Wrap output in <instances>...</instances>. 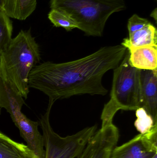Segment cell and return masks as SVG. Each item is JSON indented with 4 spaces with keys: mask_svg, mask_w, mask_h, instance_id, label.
<instances>
[{
    "mask_svg": "<svg viewBox=\"0 0 157 158\" xmlns=\"http://www.w3.org/2000/svg\"><path fill=\"white\" fill-rule=\"evenodd\" d=\"M126 51L122 45L105 46L74 61L43 62L30 71L29 86L55 101L86 94L105 95L108 90L102 85V78L118 66Z\"/></svg>",
    "mask_w": 157,
    "mask_h": 158,
    "instance_id": "6da1fadb",
    "label": "cell"
},
{
    "mask_svg": "<svg viewBox=\"0 0 157 158\" xmlns=\"http://www.w3.org/2000/svg\"><path fill=\"white\" fill-rule=\"evenodd\" d=\"M40 60L39 45L30 30H21L0 55V74L27 98L29 73Z\"/></svg>",
    "mask_w": 157,
    "mask_h": 158,
    "instance_id": "7a4b0ae2",
    "label": "cell"
},
{
    "mask_svg": "<svg viewBox=\"0 0 157 158\" xmlns=\"http://www.w3.org/2000/svg\"><path fill=\"white\" fill-rule=\"evenodd\" d=\"M51 9L66 13L88 36L101 37L113 13L126 8L124 0H50Z\"/></svg>",
    "mask_w": 157,
    "mask_h": 158,
    "instance_id": "3957f363",
    "label": "cell"
},
{
    "mask_svg": "<svg viewBox=\"0 0 157 158\" xmlns=\"http://www.w3.org/2000/svg\"><path fill=\"white\" fill-rule=\"evenodd\" d=\"M140 71L131 65L127 50L120 64L113 69L111 98L102 110L101 127L113 123L114 116L120 110H134L141 107Z\"/></svg>",
    "mask_w": 157,
    "mask_h": 158,
    "instance_id": "277c9868",
    "label": "cell"
},
{
    "mask_svg": "<svg viewBox=\"0 0 157 158\" xmlns=\"http://www.w3.org/2000/svg\"><path fill=\"white\" fill-rule=\"evenodd\" d=\"M55 101L49 99L48 108L40 120L45 150V158H77L96 131L97 126L86 127L78 132L62 137L51 126L50 114Z\"/></svg>",
    "mask_w": 157,
    "mask_h": 158,
    "instance_id": "5b68a950",
    "label": "cell"
},
{
    "mask_svg": "<svg viewBox=\"0 0 157 158\" xmlns=\"http://www.w3.org/2000/svg\"><path fill=\"white\" fill-rule=\"evenodd\" d=\"M157 154V132L139 134L113 148L109 158H152Z\"/></svg>",
    "mask_w": 157,
    "mask_h": 158,
    "instance_id": "8992f818",
    "label": "cell"
},
{
    "mask_svg": "<svg viewBox=\"0 0 157 158\" xmlns=\"http://www.w3.org/2000/svg\"><path fill=\"white\" fill-rule=\"evenodd\" d=\"M119 131L113 123L96 131L77 158H109L119 141Z\"/></svg>",
    "mask_w": 157,
    "mask_h": 158,
    "instance_id": "52a82bcc",
    "label": "cell"
},
{
    "mask_svg": "<svg viewBox=\"0 0 157 158\" xmlns=\"http://www.w3.org/2000/svg\"><path fill=\"white\" fill-rule=\"evenodd\" d=\"M10 117L28 147L35 153L38 158H45L44 139L39 131V123L29 119L21 111Z\"/></svg>",
    "mask_w": 157,
    "mask_h": 158,
    "instance_id": "ba28073f",
    "label": "cell"
},
{
    "mask_svg": "<svg viewBox=\"0 0 157 158\" xmlns=\"http://www.w3.org/2000/svg\"><path fill=\"white\" fill-rule=\"evenodd\" d=\"M141 107L157 121V69L140 71Z\"/></svg>",
    "mask_w": 157,
    "mask_h": 158,
    "instance_id": "9c48e42d",
    "label": "cell"
},
{
    "mask_svg": "<svg viewBox=\"0 0 157 158\" xmlns=\"http://www.w3.org/2000/svg\"><path fill=\"white\" fill-rule=\"evenodd\" d=\"M24 98L0 74V106L10 116L21 111L25 104Z\"/></svg>",
    "mask_w": 157,
    "mask_h": 158,
    "instance_id": "30bf717a",
    "label": "cell"
},
{
    "mask_svg": "<svg viewBox=\"0 0 157 158\" xmlns=\"http://www.w3.org/2000/svg\"><path fill=\"white\" fill-rule=\"evenodd\" d=\"M127 50L132 66L144 70L157 69V47L144 46Z\"/></svg>",
    "mask_w": 157,
    "mask_h": 158,
    "instance_id": "8fae6325",
    "label": "cell"
},
{
    "mask_svg": "<svg viewBox=\"0 0 157 158\" xmlns=\"http://www.w3.org/2000/svg\"><path fill=\"white\" fill-rule=\"evenodd\" d=\"M121 45L127 49L144 46L157 47V31L151 23L124 39Z\"/></svg>",
    "mask_w": 157,
    "mask_h": 158,
    "instance_id": "7c38bea8",
    "label": "cell"
},
{
    "mask_svg": "<svg viewBox=\"0 0 157 158\" xmlns=\"http://www.w3.org/2000/svg\"><path fill=\"white\" fill-rule=\"evenodd\" d=\"M0 158H38L27 146L17 143L0 131Z\"/></svg>",
    "mask_w": 157,
    "mask_h": 158,
    "instance_id": "4fadbf2b",
    "label": "cell"
},
{
    "mask_svg": "<svg viewBox=\"0 0 157 158\" xmlns=\"http://www.w3.org/2000/svg\"><path fill=\"white\" fill-rule=\"evenodd\" d=\"M36 0H3V12L9 18L25 20L36 9Z\"/></svg>",
    "mask_w": 157,
    "mask_h": 158,
    "instance_id": "5bb4252c",
    "label": "cell"
},
{
    "mask_svg": "<svg viewBox=\"0 0 157 158\" xmlns=\"http://www.w3.org/2000/svg\"><path fill=\"white\" fill-rule=\"evenodd\" d=\"M136 119L135 127L141 134H145L157 131V121L147 113L144 108L141 107L136 110Z\"/></svg>",
    "mask_w": 157,
    "mask_h": 158,
    "instance_id": "9a60e30c",
    "label": "cell"
},
{
    "mask_svg": "<svg viewBox=\"0 0 157 158\" xmlns=\"http://www.w3.org/2000/svg\"><path fill=\"white\" fill-rule=\"evenodd\" d=\"M48 18L55 27H61L67 31H71L76 28H77V24L75 20L64 12L51 9L48 15Z\"/></svg>",
    "mask_w": 157,
    "mask_h": 158,
    "instance_id": "2e32d148",
    "label": "cell"
},
{
    "mask_svg": "<svg viewBox=\"0 0 157 158\" xmlns=\"http://www.w3.org/2000/svg\"><path fill=\"white\" fill-rule=\"evenodd\" d=\"M12 21L3 11H0V55L5 50L12 40Z\"/></svg>",
    "mask_w": 157,
    "mask_h": 158,
    "instance_id": "e0dca14e",
    "label": "cell"
},
{
    "mask_svg": "<svg viewBox=\"0 0 157 158\" xmlns=\"http://www.w3.org/2000/svg\"><path fill=\"white\" fill-rule=\"evenodd\" d=\"M150 23L146 19L140 17L136 14H135L128 20V29L129 35L135 31L142 29Z\"/></svg>",
    "mask_w": 157,
    "mask_h": 158,
    "instance_id": "ac0fdd59",
    "label": "cell"
},
{
    "mask_svg": "<svg viewBox=\"0 0 157 158\" xmlns=\"http://www.w3.org/2000/svg\"><path fill=\"white\" fill-rule=\"evenodd\" d=\"M157 8H156L155 9V10L152 12L151 15H150V16H151V17H152L154 18L155 19L156 22L157 21Z\"/></svg>",
    "mask_w": 157,
    "mask_h": 158,
    "instance_id": "d6986e66",
    "label": "cell"
},
{
    "mask_svg": "<svg viewBox=\"0 0 157 158\" xmlns=\"http://www.w3.org/2000/svg\"><path fill=\"white\" fill-rule=\"evenodd\" d=\"M3 0H0V11H3Z\"/></svg>",
    "mask_w": 157,
    "mask_h": 158,
    "instance_id": "ffe728a7",
    "label": "cell"
},
{
    "mask_svg": "<svg viewBox=\"0 0 157 158\" xmlns=\"http://www.w3.org/2000/svg\"><path fill=\"white\" fill-rule=\"evenodd\" d=\"M152 158H157V154L156 155H155L154 157H153Z\"/></svg>",
    "mask_w": 157,
    "mask_h": 158,
    "instance_id": "44dd1931",
    "label": "cell"
},
{
    "mask_svg": "<svg viewBox=\"0 0 157 158\" xmlns=\"http://www.w3.org/2000/svg\"><path fill=\"white\" fill-rule=\"evenodd\" d=\"M2 108L1 107V106H0V112H1V110H2Z\"/></svg>",
    "mask_w": 157,
    "mask_h": 158,
    "instance_id": "7402d4cb",
    "label": "cell"
}]
</instances>
